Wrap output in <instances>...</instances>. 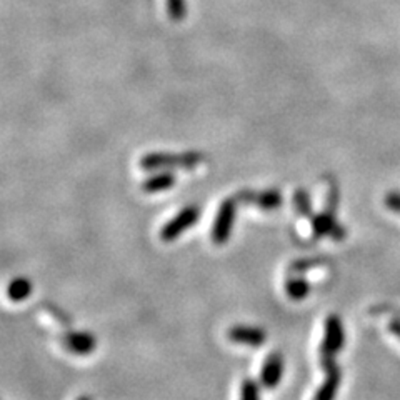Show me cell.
Instances as JSON below:
<instances>
[{
    "instance_id": "6da1fadb",
    "label": "cell",
    "mask_w": 400,
    "mask_h": 400,
    "mask_svg": "<svg viewBox=\"0 0 400 400\" xmlns=\"http://www.w3.org/2000/svg\"><path fill=\"white\" fill-rule=\"evenodd\" d=\"M203 160L202 153L197 152H185V153H162L153 152L147 153L140 158V167L144 170H156V169H194Z\"/></svg>"
},
{
    "instance_id": "7a4b0ae2",
    "label": "cell",
    "mask_w": 400,
    "mask_h": 400,
    "mask_svg": "<svg viewBox=\"0 0 400 400\" xmlns=\"http://www.w3.org/2000/svg\"><path fill=\"white\" fill-rule=\"evenodd\" d=\"M344 347V327L339 315H328L325 320V337L320 347V365L325 370H331L335 365L337 352Z\"/></svg>"
},
{
    "instance_id": "3957f363",
    "label": "cell",
    "mask_w": 400,
    "mask_h": 400,
    "mask_svg": "<svg viewBox=\"0 0 400 400\" xmlns=\"http://www.w3.org/2000/svg\"><path fill=\"white\" fill-rule=\"evenodd\" d=\"M237 199H225L217 212L214 227H212V240L217 245L227 244L231 239V233L235 222V212H237Z\"/></svg>"
},
{
    "instance_id": "277c9868",
    "label": "cell",
    "mask_w": 400,
    "mask_h": 400,
    "mask_svg": "<svg viewBox=\"0 0 400 400\" xmlns=\"http://www.w3.org/2000/svg\"><path fill=\"white\" fill-rule=\"evenodd\" d=\"M200 210L197 206H189L185 208H182L174 219H170L160 231V239L164 242H174L175 239L182 235L183 232L189 231L192 225H195V222L199 220Z\"/></svg>"
},
{
    "instance_id": "5b68a950",
    "label": "cell",
    "mask_w": 400,
    "mask_h": 400,
    "mask_svg": "<svg viewBox=\"0 0 400 400\" xmlns=\"http://www.w3.org/2000/svg\"><path fill=\"white\" fill-rule=\"evenodd\" d=\"M237 202L256 206L262 210H274L282 206V194L278 190H242L235 195Z\"/></svg>"
},
{
    "instance_id": "8992f818",
    "label": "cell",
    "mask_w": 400,
    "mask_h": 400,
    "mask_svg": "<svg viewBox=\"0 0 400 400\" xmlns=\"http://www.w3.org/2000/svg\"><path fill=\"white\" fill-rule=\"evenodd\" d=\"M312 231H314L315 239H320V237L331 235L332 239L340 240L345 237L344 227L337 222L335 215L328 214V212H322V214H317L312 217Z\"/></svg>"
},
{
    "instance_id": "52a82bcc",
    "label": "cell",
    "mask_w": 400,
    "mask_h": 400,
    "mask_svg": "<svg viewBox=\"0 0 400 400\" xmlns=\"http://www.w3.org/2000/svg\"><path fill=\"white\" fill-rule=\"evenodd\" d=\"M283 375V358L281 353L274 352L265 358L260 372V382L265 389H275Z\"/></svg>"
},
{
    "instance_id": "ba28073f",
    "label": "cell",
    "mask_w": 400,
    "mask_h": 400,
    "mask_svg": "<svg viewBox=\"0 0 400 400\" xmlns=\"http://www.w3.org/2000/svg\"><path fill=\"white\" fill-rule=\"evenodd\" d=\"M228 339L235 344H245L250 347H258L267 340L265 332L258 327H250V325H235L228 331Z\"/></svg>"
},
{
    "instance_id": "9c48e42d",
    "label": "cell",
    "mask_w": 400,
    "mask_h": 400,
    "mask_svg": "<svg viewBox=\"0 0 400 400\" xmlns=\"http://www.w3.org/2000/svg\"><path fill=\"white\" fill-rule=\"evenodd\" d=\"M95 337L89 332H70L64 337V345L67 350L77 353V356H89L95 350Z\"/></svg>"
},
{
    "instance_id": "30bf717a",
    "label": "cell",
    "mask_w": 400,
    "mask_h": 400,
    "mask_svg": "<svg viewBox=\"0 0 400 400\" xmlns=\"http://www.w3.org/2000/svg\"><path fill=\"white\" fill-rule=\"evenodd\" d=\"M340 369L339 367H333V369L327 370V378L322 383L319 390H317L314 400H333L337 395L340 385Z\"/></svg>"
},
{
    "instance_id": "8fae6325",
    "label": "cell",
    "mask_w": 400,
    "mask_h": 400,
    "mask_svg": "<svg viewBox=\"0 0 400 400\" xmlns=\"http://www.w3.org/2000/svg\"><path fill=\"white\" fill-rule=\"evenodd\" d=\"M177 178H175L174 174L170 172H160L149 177L147 181L142 182V190L147 192V194H157V192H164L172 189L174 183Z\"/></svg>"
},
{
    "instance_id": "7c38bea8",
    "label": "cell",
    "mask_w": 400,
    "mask_h": 400,
    "mask_svg": "<svg viewBox=\"0 0 400 400\" xmlns=\"http://www.w3.org/2000/svg\"><path fill=\"white\" fill-rule=\"evenodd\" d=\"M285 290L289 299L303 300L308 295V292H310V285H308V282L302 275H294V277L290 275L285 282Z\"/></svg>"
},
{
    "instance_id": "4fadbf2b",
    "label": "cell",
    "mask_w": 400,
    "mask_h": 400,
    "mask_svg": "<svg viewBox=\"0 0 400 400\" xmlns=\"http://www.w3.org/2000/svg\"><path fill=\"white\" fill-rule=\"evenodd\" d=\"M32 294V282L25 277H17L8 283L7 287V295L8 299L14 300V302H22Z\"/></svg>"
},
{
    "instance_id": "5bb4252c",
    "label": "cell",
    "mask_w": 400,
    "mask_h": 400,
    "mask_svg": "<svg viewBox=\"0 0 400 400\" xmlns=\"http://www.w3.org/2000/svg\"><path fill=\"white\" fill-rule=\"evenodd\" d=\"M294 203H295V208H297V212L302 217H308V219H312V206H310V200H308V194L306 190L299 189L295 192L294 195Z\"/></svg>"
},
{
    "instance_id": "9a60e30c",
    "label": "cell",
    "mask_w": 400,
    "mask_h": 400,
    "mask_svg": "<svg viewBox=\"0 0 400 400\" xmlns=\"http://www.w3.org/2000/svg\"><path fill=\"white\" fill-rule=\"evenodd\" d=\"M240 400H260V389L258 383L252 378H245L240 387Z\"/></svg>"
},
{
    "instance_id": "2e32d148",
    "label": "cell",
    "mask_w": 400,
    "mask_h": 400,
    "mask_svg": "<svg viewBox=\"0 0 400 400\" xmlns=\"http://www.w3.org/2000/svg\"><path fill=\"white\" fill-rule=\"evenodd\" d=\"M165 6L169 19L174 20V22H181L185 17V2L183 0H167Z\"/></svg>"
},
{
    "instance_id": "e0dca14e",
    "label": "cell",
    "mask_w": 400,
    "mask_h": 400,
    "mask_svg": "<svg viewBox=\"0 0 400 400\" xmlns=\"http://www.w3.org/2000/svg\"><path fill=\"white\" fill-rule=\"evenodd\" d=\"M320 264H322L320 258H303V260H297L290 265V274L302 275L306 274L307 270L314 269V267H319Z\"/></svg>"
},
{
    "instance_id": "ac0fdd59",
    "label": "cell",
    "mask_w": 400,
    "mask_h": 400,
    "mask_svg": "<svg viewBox=\"0 0 400 400\" xmlns=\"http://www.w3.org/2000/svg\"><path fill=\"white\" fill-rule=\"evenodd\" d=\"M385 206L390 208V210L397 212L400 215V194L399 192H390L389 195H385Z\"/></svg>"
},
{
    "instance_id": "d6986e66",
    "label": "cell",
    "mask_w": 400,
    "mask_h": 400,
    "mask_svg": "<svg viewBox=\"0 0 400 400\" xmlns=\"http://www.w3.org/2000/svg\"><path fill=\"white\" fill-rule=\"evenodd\" d=\"M390 331L395 333V335L400 339V320H395V322L390 324Z\"/></svg>"
},
{
    "instance_id": "ffe728a7",
    "label": "cell",
    "mask_w": 400,
    "mask_h": 400,
    "mask_svg": "<svg viewBox=\"0 0 400 400\" xmlns=\"http://www.w3.org/2000/svg\"><path fill=\"white\" fill-rule=\"evenodd\" d=\"M77 400H90V397H87V395H83V397H78Z\"/></svg>"
}]
</instances>
